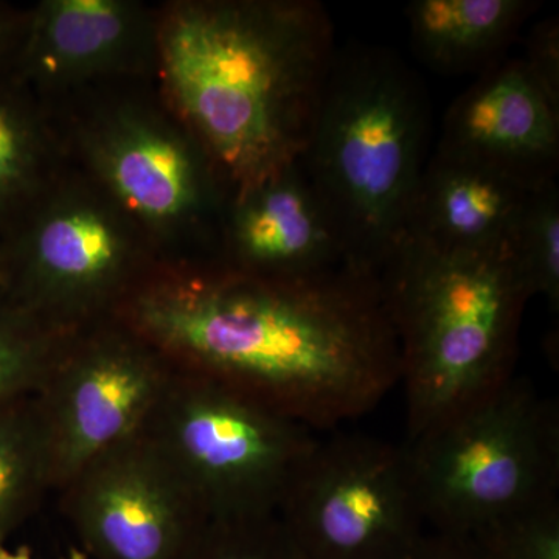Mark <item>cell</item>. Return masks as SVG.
<instances>
[{
    "instance_id": "7402d4cb",
    "label": "cell",
    "mask_w": 559,
    "mask_h": 559,
    "mask_svg": "<svg viewBox=\"0 0 559 559\" xmlns=\"http://www.w3.org/2000/svg\"><path fill=\"white\" fill-rule=\"evenodd\" d=\"M521 60L555 108L559 109L558 17H547L533 25L527 38V50Z\"/></svg>"
},
{
    "instance_id": "ba28073f",
    "label": "cell",
    "mask_w": 559,
    "mask_h": 559,
    "mask_svg": "<svg viewBox=\"0 0 559 559\" xmlns=\"http://www.w3.org/2000/svg\"><path fill=\"white\" fill-rule=\"evenodd\" d=\"M173 371L131 325L128 336L69 342L38 393L55 491L102 452L140 433Z\"/></svg>"
},
{
    "instance_id": "e0dca14e",
    "label": "cell",
    "mask_w": 559,
    "mask_h": 559,
    "mask_svg": "<svg viewBox=\"0 0 559 559\" xmlns=\"http://www.w3.org/2000/svg\"><path fill=\"white\" fill-rule=\"evenodd\" d=\"M530 297L559 310V189L557 180L530 191L506 241Z\"/></svg>"
},
{
    "instance_id": "30bf717a",
    "label": "cell",
    "mask_w": 559,
    "mask_h": 559,
    "mask_svg": "<svg viewBox=\"0 0 559 559\" xmlns=\"http://www.w3.org/2000/svg\"><path fill=\"white\" fill-rule=\"evenodd\" d=\"M437 150L536 189L557 180L559 109L521 58H500L452 103Z\"/></svg>"
},
{
    "instance_id": "5b68a950",
    "label": "cell",
    "mask_w": 559,
    "mask_h": 559,
    "mask_svg": "<svg viewBox=\"0 0 559 559\" xmlns=\"http://www.w3.org/2000/svg\"><path fill=\"white\" fill-rule=\"evenodd\" d=\"M404 448L430 532L473 536L559 499V411L524 377Z\"/></svg>"
},
{
    "instance_id": "484cf974",
    "label": "cell",
    "mask_w": 559,
    "mask_h": 559,
    "mask_svg": "<svg viewBox=\"0 0 559 559\" xmlns=\"http://www.w3.org/2000/svg\"><path fill=\"white\" fill-rule=\"evenodd\" d=\"M3 289H5V257L0 252V297H3Z\"/></svg>"
},
{
    "instance_id": "2e32d148",
    "label": "cell",
    "mask_w": 559,
    "mask_h": 559,
    "mask_svg": "<svg viewBox=\"0 0 559 559\" xmlns=\"http://www.w3.org/2000/svg\"><path fill=\"white\" fill-rule=\"evenodd\" d=\"M69 342L51 334L47 320L0 297V404L38 395Z\"/></svg>"
},
{
    "instance_id": "7a4b0ae2",
    "label": "cell",
    "mask_w": 559,
    "mask_h": 559,
    "mask_svg": "<svg viewBox=\"0 0 559 559\" xmlns=\"http://www.w3.org/2000/svg\"><path fill=\"white\" fill-rule=\"evenodd\" d=\"M334 53L318 2L201 7L165 43L180 105L242 187L300 159Z\"/></svg>"
},
{
    "instance_id": "d6986e66",
    "label": "cell",
    "mask_w": 559,
    "mask_h": 559,
    "mask_svg": "<svg viewBox=\"0 0 559 559\" xmlns=\"http://www.w3.org/2000/svg\"><path fill=\"white\" fill-rule=\"evenodd\" d=\"M180 559H305L278 514L207 521Z\"/></svg>"
},
{
    "instance_id": "52a82bcc",
    "label": "cell",
    "mask_w": 559,
    "mask_h": 559,
    "mask_svg": "<svg viewBox=\"0 0 559 559\" xmlns=\"http://www.w3.org/2000/svg\"><path fill=\"white\" fill-rule=\"evenodd\" d=\"M305 559H409L426 522L404 444L319 437L278 510Z\"/></svg>"
},
{
    "instance_id": "ac0fdd59",
    "label": "cell",
    "mask_w": 559,
    "mask_h": 559,
    "mask_svg": "<svg viewBox=\"0 0 559 559\" xmlns=\"http://www.w3.org/2000/svg\"><path fill=\"white\" fill-rule=\"evenodd\" d=\"M120 7L108 0H61L44 20V43L69 62L90 61L112 49L123 33Z\"/></svg>"
},
{
    "instance_id": "4fadbf2b",
    "label": "cell",
    "mask_w": 559,
    "mask_h": 559,
    "mask_svg": "<svg viewBox=\"0 0 559 559\" xmlns=\"http://www.w3.org/2000/svg\"><path fill=\"white\" fill-rule=\"evenodd\" d=\"M532 0H414L407 7L412 46L419 60L447 73L484 72L502 58Z\"/></svg>"
},
{
    "instance_id": "8992f818",
    "label": "cell",
    "mask_w": 559,
    "mask_h": 559,
    "mask_svg": "<svg viewBox=\"0 0 559 559\" xmlns=\"http://www.w3.org/2000/svg\"><path fill=\"white\" fill-rule=\"evenodd\" d=\"M140 433L205 521L278 514L320 437L241 390L176 367Z\"/></svg>"
},
{
    "instance_id": "ffe728a7",
    "label": "cell",
    "mask_w": 559,
    "mask_h": 559,
    "mask_svg": "<svg viewBox=\"0 0 559 559\" xmlns=\"http://www.w3.org/2000/svg\"><path fill=\"white\" fill-rule=\"evenodd\" d=\"M487 559H559V499L473 535Z\"/></svg>"
},
{
    "instance_id": "cb8c5ba5",
    "label": "cell",
    "mask_w": 559,
    "mask_h": 559,
    "mask_svg": "<svg viewBox=\"0 0 559 559\" xmlns=\"http://www.w3.org/2000/svg\"><path fill=\"white\" fill-rule=\"evenodd\" d=\"M14 25L5 11L0 10V60L7 53L10 47L11 35H13Z\"/></svg>"
},
{
    "instance_id": "5bb4252c",
    "label": "cell",
    "mask_w": 559,
    "mask_h": 559,
    "mask_svg": "<svg viewBox=\"0 0 559 559\" xmlns=\"http://www.w3.org/2000/svg\"><path fill=\"white\" fill-rule=\"evenodd\" d=\"M53 491L51 459L38 395L0 404V547Z\"/></svg>"
},
{
    "instance_id": "44dd1931",
    "label": "cell",
    "mask_w": 559,
    "mask_h": 559,
    "mask_svg": "<svg viewBox=\"0 0 559 559\" xmlns=\"http://www.w3.org/2000/svg\"><path fill=\"white\" fill-rule=\"evenodd\" d=\"M32 134L9 92L0 91V210L20 198L32 170Z\"/></svg>"
},
{
    "instance_id": "9a60e30c",
    "label": "cell",
    "mask_w": 559,
    "mask_h": 559,
    "mask_svg": "<svg viewBox=\"0 0 559 559\" xmlns=\"http://www.w3.org/2000/svg\"><path fill=\"white\" fill-rule=\"evenodd\" d=\"M109 176L123 201L150 218H171L194 198L193 167L186 151L151 132L121 142L110 156Z\"/></svg>"
},
{
    "instance_id": "8fae6325",
    "label": "cell",
    "mask_w": 559,
    "mask_h": 559,
    "mask_svg": "<svg viewBox=\"0 0 559 559\" xmlns=\"http://www.w3.org/2000/svg\"><path fill=\"white\" fill-rule=\"evenodd\" d=\"M242 189L234 229L235 249L245 263L238 271L301 277L349 263L300 159Z\"/></svg>"
},
{
    "instance_id": "3957f363",
    "label": "cell",
    "mask_w": 559,
    "mask_h": 559,
    "mask_svg": "<svg viewBox=\"0 0 559 559\" xmlns=\"http://www.w3.org/2000/svg\"><path fill=\"white\" fill-rule=\"evenodd\" d=\"M377 275L399 341L407 440L516 374L532 297L506 246L443 250L400 235Z\"/></svg>"
},
{
    "instance_id": "6da1fadb",
    "label": "cell",
    "mask_w": 559,
    "mask_h": 559,
    "mask_svg": "<svg viewBox=\"0 0 559 559\" xmlns=\"http://www.w3.org/2000/svg\"><path fill=\"white\" fill-rule=\"evenodd\" d=\"M124 318L176 369L215 378L318 433L369 414L400 384L380 278L356 264L301 277L170 280L135 294Z\"/></svg>"
},
{
    "instance_id": "9c48e42d",
    "label": "cell",
    "mask_w": 559,
    "mask_h": 559,
    "mask_svg": "<svg viewBox=\"0 0 559 559\" xmlns=\"http://www.w3.org/2000/svg\"><path fill=\"white\" fill-rule=\"evenodd\" d=\"M60 492L94 559H180L207 522L142 433L91 460Z\"/></svg>"
},
{
    "instance_id": "277c9868",
    "label": "cell",
    "mask_w": 559,
    "mask_h": 559,
    "mask_svg": "<svg viewBox=\"0 0 559 559\" xmlns=\"http://www.w3.org/2000/svg\"><path fill=\"white\" fill-rule=\"evenodd\" d=\"M430 121L425 87L396 55L336 50L300 164L349 263L378 272L403 234Z\"/></svg>"
},
{
    "instance_id": "d4e9b609",
    "label": "cell",
    "mask_w": 559,
    "mask_h": 559,
    "mask_svg": "<svg viewBox=\"0 0 559 559\" xmlns=\"http://www.w3.org/2000/svg\"><path fill=\"white\" fill-rule=\"evenodd\" d=\"M0 559H33L31 547L21 546L16 550H10L9 547H0Z\"/></svg>"
},
{
    "instance_id": "7c38bea8",
    "label": "cell",
    "mask_w": 559,
    "mask_h": 559,
    "mask_svg": "<svg viewBox=\"0 0 559 559\" xmlns=\"http://www.w3.org/2000/svg\"><path fill=\"white\" fill-rule=\"evenodd\" d=\"M532 190L503 173L436 150L419 176L401 235L443 250L502 248Z\"/></svg>"
},
{
    "instance_id": "603a6c76",
    "label": "cell",
    "mask_w": 559,
    "mask_h": 559,
    "mask_svg": "<svg viewBox=\"0 0 559 559\" xmlns=\"http://www.w3.org/2000/svg\"><path fill=\"white\" fill-rule=\"evenodd\" d=\"M409 559H487L473 536L426 532Z\"/></svg>"
}]
</instances>
